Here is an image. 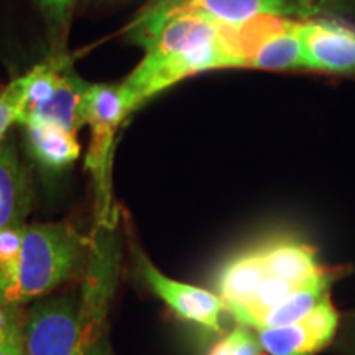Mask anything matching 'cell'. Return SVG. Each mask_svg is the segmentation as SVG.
<instances>
[{
    "label": "cell",
    "mask_w": 355,
    "mask_h": 355,
    "mask_svg": "<svg viewBox=\"0 0 355 355\" xmlns=\"http://www.w3.org/2000/svg\"><path fill=\"white\" fill-rule=\"evenodd\" d=\"M216 68H239L229 25L211 17L186 13L168 21L133 73L121 84L127 112L176 83Z\"/></svg>",
    "instance_id": "1"
},
{
    "label": "cell",
    "mask_w": 355,
    "mask_h": 355,
    "mask_svg": "<svg viewBox=\"0 0 355 355\" xmlns=\"http://www.w3.org/2000/svg\"><path fill=\"white\" fill-rule=\"evenodd\" d=\"M86 241L69 224H26L19 252L0 265V303L24 306L64 283L81 263Z\"/></svg>",
    "instance_id": "2"
},
{
    "label": "cell",
    "mask_w": 355,
    "mask_h": 355,
    "mask_svg": "<svg viewBox=\"0 0 355 355\" xmlns=\"http://www.w3.org/2000/svg\"><path fill=\"white\" fill-rule=\"evenodd\" d=\"M97 316L69 296L38 301L24 316L26 355H104Z\"/></svg>",
    "instance_id": "3"
},
{
    "label": "cell",
    "mask_w": 355,
    "mask_h": 355,
    "mask_svg": "<svg viewBox=\"0 0 355 355\" xmlns=\"http://www.w3.org/2000/svg\"><path fill=\"white\" fill-rule=\"evenodd\" d=\"M186 13L211 17L227 25H241L257 15L308 17L291 0H155L127 28L130 42L148 48L168 21Z\"/></svg>",
    "instance_id": "4"
},
{
    "label": "cell",
    "mask_w": 355,
    "mask_h": 355,
    "mask_svg": "<svg viewBox=\"0 0 355 355\" xmlns=\"http://www.w3.org/2000/svg\"><path fill=\"white\" fill-rule=\"evenodd\" d=\"M229 38L243 68H303L301 21L263 13L241 25H229Z\"/></svg>",
    "instance_id": "5"
},
{
    "label": "cell",
    "mask_w": 355,
    "mask_h": 355,
    "mask_svg": "<svg viewBox=\"0 0 355 355\" xmlns=\"http://www.w3.org/2000/svg\"><path fill=\"white\" fill-rule=\"evenodd\" d=\"M121 84H91L86 97V123L91 127L86 168L96 184L97 214L102 220L110 214V165L117 128L127 119Z\"/></svg>",
    "instance_id": "6"
},
{
    "label": "cell",
    "mask_w": 355,
    "mask_h": 355,
    "mask_svg": "<svg viewBox=\"0 0 355 355\" xmlns=\"http://www.w3.org/2000/svg\"><path fill=\"white\" fill-rule=\"evenodd\" d=\"M133 259L137 270L152 293L170 306L178 316L212 332L220 331V313L225 309V304L219 295L166 277L140 248H133Z\"/></svg>",
    "instance_id": "7"
},
{
    "label": "cell",
    "mask_w": 355,
    "mask_h": 355,
    "mask_svg": "<svg viewBox=\"0 0 355 355\" xmlns=\"http://www.w3.org/2000/svg\"><path fill=\"white\" fill-rule=\"evenodd\" d=\"M303 68L355 73V30L334 21L301 24Z\"/></svg>",
    "instance_id": "8"
},
{
    "label": "cell",
    "mask_w": 355,
    "mask_h": 355,
    "mask_svg": "<svg viewBox=\"0 0 355 355\" xmlns=\"http://www.w3.org/2000/svg\"><path fill=\"white\" fill-rule=\"evenodd\" d=\"M91 84L83 81L71 69V63L61 71L55 91L48 99L28 109L21 117V125L33 122L55 123L66 130L78 133L86 125V97Z\"/></svg>",
    "instance_id": "9"
},
{
    "label": "cell",
    "mask_w": 355,
    "mask_h": 355,
    "mask_svg": "<svg viewBox=\"0 0 355 355\" xmlns=\"http://www.w3.org/2000/svg\"><path fill=\"white\" fill-rule=\"evenodd\" d=\"M33 186L12 139L0 144V232L26 225L32 211Z\"/></svg>",
    "instance_id": "10"
},
{
    "label": "cell",
    "mask_w": 355,
    "mask_h": 355,
    "mask_svg": "<svg viewBox=\"0 0 355 355\" xmlns=\"http://www.w3.org/2000/svg\"><path fill=\"white\" fill-rule=\"evenodd\" d=\"M334 278V275L329 268L321 277L313 279V282L306 283L304 286L298 288L288 295L285 300H282L272 308L260 311L254 316L247 318L242 322V326L254 327V329H268V327H279L288 326V324H295L304 319L321 301L329 296V285Z\"/></svg>",
    "instance_id": "11"
},
{
    "label": "cell",
    "mask_w": 355,
    "mask_h": 355,
    "mask_svg": "<svg viewBox=\"0 0 355 355\" xmlns=\"http://www.w3.org/2000/svg\"><path fill=\"white\" fill-rule=\"evenodd\" d=\"M266 273L272 278L303 286L321 277L327 268L318 265L314 248L293 241H277L260 247Z\"/></svg>",
    "instance_id": "12"
},
{
    "label": "cell",
    "mask_w": 355,
    "mask_h": 355,
    "mask_svg": "<svg viewBox=\"0 0 355 355\" xmlns=\"http://www.w3.org/2000/svg\"><path fill=\"white\" fill-rule=\"evenodd\" d=\"M266 278L268 273L259 248L230 260L222 268L219 277V296L224 301L225 309L245 306Z\"/></svg>",
    "instance_id": "13"
},
{
    "label": "cell",
    "mask_w": 355,
    "mask_h": 355,
    "mask_svg": "<svg viewBox=\"0 0 355 355\" xmlns=\"http://www.w3.org/2000/svg\"><path fill=\"white\" fill-rule=\"evenodd\" d=\"M25 128L30 152L44 168L61 170L79 158L81 145L76 139V133L55 123L44 122L28 123Z\"/></svg>",
    "instance_id": "14"
},
{
    "label": "cell",
    "mask_w": 355,
    "mask_h": 355,
    "mask_svg": "<svg viewBox=\"0 0 355 355\" xmlns=\"http://www.w3.org/2000/svg\"><path fill=\"white\" fill-rule=\"evenodd\" d=\"M257 339L270 355H313L329 344L303 319L288 326L260 329Z\"/></svg>",
    "instance_id": "15"
},
{
    "label": "cell",
    "mask_w": 355,
    "mask_h": 355,
    "mask_svg": "<svg viewBox=\"0 0 355 355\" xmlns=\"http://www.w3.org/2000/svg\"><path fill=\"white\" fill-rule=\"evenodd\" d=\"M46 20L55 53L63 55L71 15L78 0H33Z\"/></svg>",
    "instance_id": "16"
},
{
    "label": "cell",
    "mask_w": 355,
    "mask_h": 355,
    "mask_svg": "<svg viewBox=\"0 0 355 355\" xmlns=\"http://www.w3.org/2000/svg\"><path fill=\"white\" fill-rule=\"evenodd\" d=\"M26 102V76L13 79L0 89V144L7 139V132L13 123H20Z\"/></svg>",
    "instance_id": "17"
},
{
    "label": "cell",
    "mask_w": 355,
    "mask_h": 355,
    "mask_svg": "<svg viewBox=\"0 0 355 355\" xmlns=\"http://www.w3.org/2000/svg\"><path fill=\"white\" fill-rule=\"evenodd\" d=\"M303 321L308 324L309 327H313L322 339L331 343V339L336 334L337 324H339V314H337L336 308L332 306L329 296H326V298L311 311Z\"/></svg>",
    "instance_id": "18"
},
{
    "label": "cell",
    "mask_w": 355,
    "mask_h": 355,
    "mask_svg": "<svg viewBox=\"0 0 355 355\" xmlns=\"http://www.w3.org/2000/svg\"><path fill=\"white\" fill-rule=\"evenodd\" d=\"M24 339V316L20 308L0 303V344Z\"/></svg>",
    "instance_id": "19"
},
{
    "label": "cell",
    "mask_w": 355,
    "mask_h": 355,
    "mask_svg": "<svg viewBox=\"0 0 355 355\" xmlns=\"http://www.w3.org/2000/svg\"><path fill=\"white\" fill-rule=\"evenodd\" d=\"M235 344L232 355H260V344L259 339H255L254 336L250 334L245 329V326L235 329Z\"/></svg>",
    "instance_id": "20"
},
{
    "label": "cell",
    "mask_w": 355,
    "mask_h": 355,
    "mask_svg": "<svg viewBox=\"0 0 355 355\" xmlns=\"http://www.w3.org/2000/svg\"><path fill=\"white\" fill-rule=\"evenodd\" d=\"M291 2L298 3L300 7H303L304 12L308 13V17H311V15H316V13L327 12L329 8L343 7L347 0H291Z\"/></svg>",
    "instance_id": "21"
},
{
    "label": "cell",
    "mask_w": 355,
    "mask_h": 355,
    "mask_svg": "<svg viewBox=\"0 0 355 355\" xmlns=\"http://www.w3.org/2000/svg\"><path fill=\"white\" fill-rule=\"evenodd\" d=\"M0 355H26L25 339L0 344Z\"/></svg>",
    "instance_id": "22"
},
{
    "label": "cell",
    "mask_w": 355,
    "mask_h": 355,
    "mask_svg": "<svg viewBox=\"0 0 355 355\" xmlns=\"http://www.w3.org/2000/svg\"><path fill=\"white\" fill-rule=\"evenodd\" d=\"M234 344H235V332H230L224 340H220V343L212 349V352L209 355H232Z\"/></svg>",
    "instance_id": "23"
}]
</instances>
